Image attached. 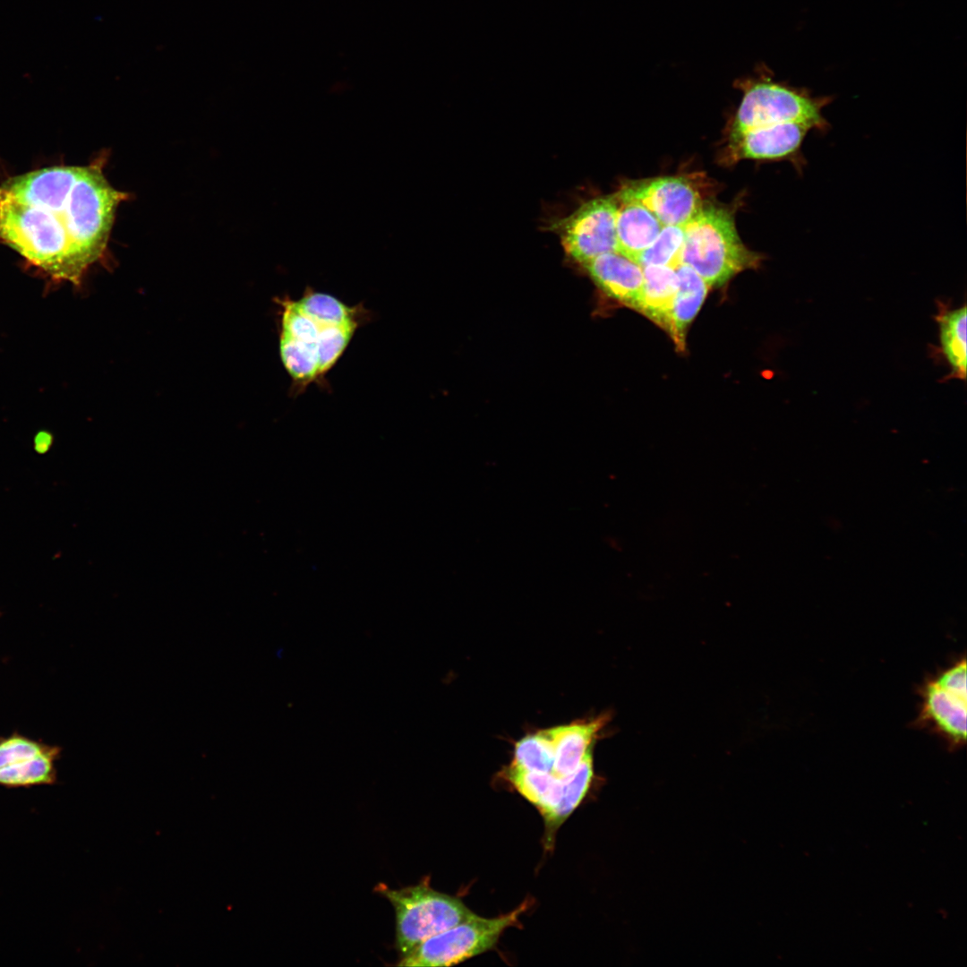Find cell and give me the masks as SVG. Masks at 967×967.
Returning a JSON list of instances; mask_svg holds the SVG:
<instances>
[{
	"mask_svg": "<svg viewBox=\"0 0 967 967\" xmlns=\"http://www.w3.org/2000/svg\"><path fill=\"white\" fill-rule=\"evenodd\" d=\"M966 659L926 679L919 688L915 723L937 734L952 749L966 742Z\"/></svg>",
	"mask_w": 967,
	"mask_h": 967,
	"instance_id": "7",
	"label": "cell"
},
{
	"mask_svg": "<svg viewBox=\"0 0 967 967\" xmlns=\"http://www.w3.org/2000/svg\"><path fill=\"white\" fill-rule=\"evenodd\" d=\"M831 98L812 97L799 90L762 79L746 87L732 128V140L759 127L781 123H800L824 132L829 127L822 109Z\"/></svg>",
	"mask_w": 967,
	"mask_h": 967,
	"instance_id": "5",
	"label": "cell"
},
{
	"mask_svg": "<svg viewBox=\"0 0 967 967\" xmlns=\"http://www.w3.org/2000/svg\"><path fill=\"white\" fill-rule=\"evenodd\" d=\"M527 908L525 902L518 908L496 918L475 913L469 919L419 944L400 957L398 966H451L493 948L501 935L515 925Z\"/></svg>",
	"mask_w": 967,
	"mask_h": 967,
	"instance_id": "6",
	"label": "cell"
},
{
	"mask_svg": "<svg viewBox=\"0 0 967 967\" xmlns=\"http://www.w3.org/2000/svg\"><path fill=\"white\" fill-rule=\"evenodd\" d=\"M809 126L800 123H781L749 130L732 140L737 156L753 159L798 158Z\"/></svg>",
	"mask_w": 967,
	"mask_h": 967,
	"instance_id": "11",
	"label": "cell"
},
{
	"mask_svg": "<svg viewBox=\"0 0 967 967\" xmlns=\"http://www.w3.org/2000/svg\"><path fill=\"white\" fill-rule=\"evenodd\" d=\"M594 776L593 753L590 749L578 768L564 778L561 797L547 817L545 824V845L551 846L559 826L569 817L586 796Z\"/></svg>",
	"mask_w": 967,
	"mask_h": 967,
	"instance_id": "19",
	"label": "cell"
},
{
	"mask_svg": "<svg viewBox=\"0 0 967 967\" xmlns=\"http://www.w3.org/2000/svg\"><path fill=\"white\" fill-rule=\"evenodd\" d=\"M374 890L394 908L396 948L401 956L475 914L458 898L432 889L427 880L398 889L380 883Z\"/></svg>",
	"mask_w": 967,
	"mask_h": 967,
	"instance_id": "4",
	"label": "cell"
},
{
	"mask_svg": "<svg viewBox=\"0 0 967 967\" xmlns=\"http://www.w3.org/2000/svg\"><path fill=\"white\" fill-rule=\"evenodd\" d=\"M643 268V286L638 311L668 332L672 303L677 292L675 269L663 265Z\"/></svg>",
	"mask_w": 967,
	"mask_h": 967,
	"instance_id": "17",
	"label": "cell"
},
{
	"mask_svg": "<svg viewBox=\"0 0 967 967\" xmlns=\"http://www.w3.org/2000/svg\"><path fill=\"white\" fill-rule=\"evenodd\" d=\"M663 227L643 205L618 201L617 252L638 263L641 253L655 240Z\"/></svg>",
	"mask_w": 967,
	"mask_h": 967,
	"instance_id": "14",
	"label": "cell"
},
{
	"mask_svg": "<svg viewBox=\"0 0 967 967\" xmlns=\"http://www.w3.org/2000/svg\"><path fill=\"white\" fill-rule=\"evenodd\" d=\"M100 162L54 166L0 184V241L30 265L78 284L107 249L125 193L107 180Z\"/></svg>",
	"mask_w": 967,
	"mask_h": 967,
	"instance_id": "1",
	"label": "cell"
},
{
	"mask_svg": "<svg viewBox=\"0 0 967 967\" xmlns=\"http://www.w3.org/2000/svg\"><path fill=\"white\" fill-rule=\"evenodd\" d=\"M937 313L935 320L939 329L940 347L938 353L942 354L951 368L948 375L943 378V381L949 380H966L967 366V307L964 304L962 307L951 309L949 304L940 300L937 301Z\"/></svg>",
	"mask_w": 967,
	"mask_h": 967,
	"instance_id": "15",
	"label": "cell"
},
{
	"mask_svg": "<svg viewBox=\"0 0 967 967\" xmlns=\"http://www.w3.org/2000/svg\"><path fill=\"white\" fill-rule=\"evenodd\" d=\"M506 778L514 788L541 812L543 818L558 804L563 789L564 778L551 773H539L510 766Z\"/></svg>",
	"mask_w": 967,
	"mask_h": 967,
	"instance_id": "18",
	"label": "cell"
},
{
	"mask_svg": "<svg viewBox=\"0 0 967 967\" xmlns=\"http://www.w3.org/2000/svg\"><path fill=\"white\" fill-rule=\"evenodd\" d=\"M761 254L740 240L732 215L706 206L684 226L680 261L693 269L710 287H722L736 274L760 265Z\"/></svg>",
	"mask_w": 967,
	"mask_h": 967,
	"instance_id": "3",
	"label": "cell"
},
{
	"mask_svg": "<svg viewBox=\"0 0 967 967\" xmlns=\"http://www.w3.org/2000/svg\"><path fill=\"white\" fill-rule=\"evenodd\" d=\"M62 748L13 732L0 737V786L7 789L54 785Z\"/></svg>",
	"mask_w": 967,
	"mask_h": 967,
	"instance_id": "9",
	"label": "cell"
},
{
	"mask_svg": "<svg viewBox=\"0 0 967 967\" xmlns=\"http://www.w3.org/2000/svg\"><path fill=\"white\" fill-rule=\"evenodd\" d=\"M553 762V747L547 730L528 734L515 744L514 767L552 774Z\"/></svg>",
	"mask_w": 967,
	"mask_h": 967,
	"instance_id": "20",
	"label": "cell"
},
{
	"mask_svg": "<svg viewBox=\"0 0 967 967\" xmlns=\"http://www.w3.org/2000/svg\"><path fill=\"white\" fill-rule=\"evenodd\" d=\"M280 307L279 354L294 392L321 383L369 317L362 304L306 287L302 296L285 295Z\"/></svg>",
	"mask_w": 967,
	"mask_h": 967,
	"instance_id": "2",
	"label": "cell"
},
{
	"mask_svg": "<svg viewBox=\"0 0 967 967\" xmlns=\"http://www.w3.org/2000/svg\"><path fill=\"white\" fill-rule=\"evenodd\" d=\"M595 283L609 296L638 309L643 286V268L617 252L597 256L584 265Z\"/></svg>",
	"mask_w": 967,
	"mask_h": 967,
	"instance_id": "12",
	"label": "cell"
},
{
	"mask_svg": "<svg viewBox=\"0 0 967 967\" xmlns=\"http://www.w3.org/2000/svg\"><path fill=\"white\" fill-rule=\"evenodd\" d=\"M618 201L607 195L585 201L554 223L566 252L583 266L597 256L617 252Z\"/></svg>",
	"mask_w": 967,
	"mask_h": 967,
	"instance_id": "8",
	"label": "cell"
},
{
	"mask_svg": "<svg viewBox=\"0 0 967 967\" xmlns=\"http://www.w3.org/2000/svg\"><path fill=\"white\" fill-rule=\"evenodd\" d=\"M675 271L678 287L671 310L668 333L678 349L683 351L687 329L700 310L709 287L689 266L680 264Z\"/></svg>",
	"mask_w": 967,
	"mask_h": 967,
	"instance_id": "16",
	"label": "cell"
},
{
	"mask_svg": "<svg viewBox=\"0 0 967 967\" xmlns=\"http://www.w3.org/2000/svg\"><path fill=\"white\" fill-rule=\"evenodd\" d=\"M605 716L546 729L552 740L554 762L552 774L559 778L570 775L579 766L600 730Z\"/></svg>",
	"mask_w": 967,
	"mask_h": 967,
	"instance_id": "13",
	"label": "cell"
},
{
	"mask_svg": "<svg viewBox=\"0 0 967 967\" xmlns=\"http://www.w3.org/2000/svg\"><path fill=\"white\" fill-rule=\"evenodd\" d=\"M684 227L663 226L655 240L641 253L638 263L641 267L663 265L676 269L681 264Z\"/></svg>",
	"mask_w": 967,
	"mask_h": 967,
	"instance_id": "21",
	"label": "cell"
},
{
	"mask_svg": "<svg viewBox=\"0 0 967 967\" xmlns=\"http://www.w3.org/2000/svg\"><path fill=\"white\" fill-rule=\"evenodd\" d=\"M1 614V613H0Z\"/></svg>",
	"mask_w": 967,
	"mask_h": 967,
	"instance_id": "22",
	"label": "cell"
},
{
	"mask_svg": "<svg viewBox=\"0 0 967 967\" xmlns=\"http://www.w3.org/2000/svg\"><path fill=\"white\" fill-rule=\"evenodd\" d=\"M614 195L619 201L643 205L663 226L684 227L703 207L697 190L686 179L676 176L631 183Z\"/></svg>",
	"mask_w": 967,
	"mask_h": 967,
	"instance_id": "10",
	"label": "cell"
}]
</instances>
